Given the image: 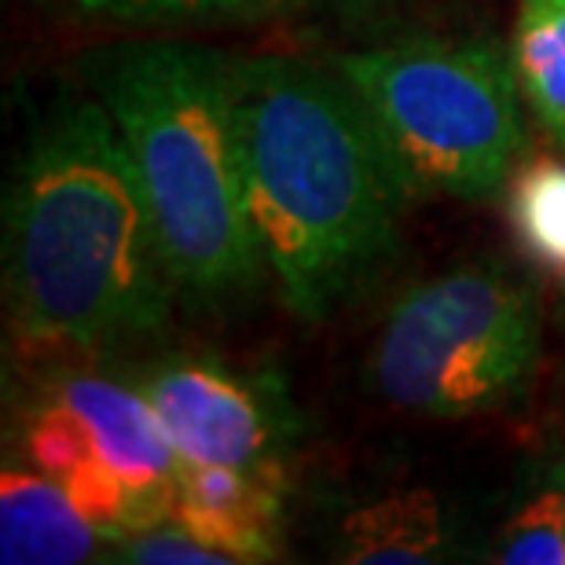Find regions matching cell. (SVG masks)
<instances>
[{
	"instance_id": "6da1fadb",
	"label": "cell",
	"mask_w": 565,
	"mask_h": 565,
	"mask_svg": "<svg viewBox=\"0 0 565 565\" xmlns=\"http://www.w3.org/2000/svg\"><path fill=\"white\" fill-rule=\"evenodd\" d=\"M4 305L26 345L121 349L173 323L177 290L132 154L93 93L55 96L11 166Z\"/></svg>"
},
{
	"instance_id": "7a4b0ae2",
	"label": "cell",
	"mask_w": 565,
	"mask_h": 565,
	"mask_svg": "<svg viewBox=\"0 0 565 565\" xmlns=\"http://www.w3.org/2000/svg\"><path fill=\"white\" fill-rule=\"evenodd\" d=\"M243 177L282 309L320 327L390 265L408 206L353 88L301 55H235Z\"/></svg>"
},
{
	"instance_id": "3957f363",
	"label": "cell",
	"mask_w": 565,
	"mask_h": 565,
	"mask_svg": "<svg viewBox=\"0 0 565 565\" xmlns=\"http://www.w3.org/2000/svg\"><path fill=\"white\" fill-rule=\"evenodd\" d=\"M88 93L132 154L180 309H246L273 279L246 199L235 55L173 33L132 38L93 55Z\"/></svg>"
},
{
	"instance_id": "277c9868",
	"label": "cell",
	"mask_w": 565,
	"mask_h": 565,
	"mask_svg": "<svg viewBox=\"0 0 565 565\" xmlns=\"http://www.w3.org/2000/svg\"><path fill=\"white\" fill-rule=\"evenodd\" d=\"M412 199L503 195L525 151L514 52L495 38H415L331 63Z\"/></svg>"
},
{
	"instance_id": "5b68a950",
	"label": "cell",
	"mask_w": 565,
	"mask_h": 565,
	"mask_svg": "<svg viewBox=\"0 0 565 565\" xmlns=\"http://www.w3.org/2000/svg\"><path fill=\"white\" fill-rule=\"evenodd\" d=\"M544 323L533 287L500 268H456L393 305L371 349V386L419 419H473L533 382Z\"/></svg>"
},
{
	"instance_id": "8992f818",
	"label": "cell",
	"mask_w": 565,
	"mask_h": 565,
	"mask_svg": "<svg viewBox=\"0 0 565 565\" xmlns=\"http://www.w3.org/2000/svg\"><path fill=\"white\" fill-rule=\"evenodd\" d=\"M19 445L115 544L166 522L184 467L137 382L107 371L41 379L19 415Z\"/></svg>"
},
{
	"instance_id": "52a82bcc",
	"label": "cell",
	"mask_w": 565,
	"mask_h": 565,
	"mask_svg": "<svg viewBox=\"0 0 565 565\" xmlns=\"http://www.w3.org/2000/svg\"><path fill=\"white\" fill-rule=\"evenodd\" d=\"M132 382L180 462L290 478L298 434L273 386L213 356H162Z\"/></svg>"
},
{
	"instance_id": "ba28073f",
	"label": "cell",
	"mask_w": 565,
	"mask_h": 565,
	"mask_svg": "<svg viewBox=\"0 0 565 565\" xmlns=\"http://www.w3.org/2000/svg\"><path fill=\"white\" fill-rule=\"evenodd\" d=\"M287 495L290 478L184 462L169 518L206 540L210 547L224 551L235 565L276 562L282 555Z\"/></svg>"
},
{
	"instance_id": "9c48e42d",
	"label": "cell",
	"mask_w": 565,
	"mask_h": 565,
	"mask_svg": "<svg viewBox=\"0 0 565 565\" xmlns=\"http://www.w3.org/2000/svg\"><path fill=\"white\" fill-rule=\"evenodd\" d=\"M115 547L60 481L38 467L0 473V562L4 565H82Z\"/></svg>"
},
{
	"instance_id": "30bf717a",
	"label": "cell",
	"mask_w": 565,
	"mask_h": 565,
	"mask_svg": "<svg viewBox=\"0 0 565 565\" xmlns=\"http://www.w3.org/2000/svg\"><path fill=\"white\" fill-rule=\"evenodd\" d=\"M448 547L451 529L437 492L397 489L338 522L334 558L345 565H423L440 562Z\"/></svg>"
},
{
	"instance_id": "8fae6325",
	"label": "cell",
	"mask_w": 565,
	"mask_h": 565,
	"mask_svg": "<svg viewBox=\"0 0 565 565\" xmlns=\"http://www.w3.org/2000/svg\"><path fill=\"white\" fill-rule=\"evenodd\" d=\"M518 254L551 287L565 290V158L533 154L503 188Z\"/></svg>"
},
{
	"instance_id": "7c38bea8",
	"label": "cell",
	"mask_w": 565,
	"mask_h": 565,
	"mask_svg": "<svg viewBox=\"0 0 565 565\" xmlns=\"http://www.w3.org/2000/svg\"><path fill=\"white\" fill-rule=\"evenodd\" d=\"M511 52L525 107L565 151V0H514Z\"/></svg>"
},
{
	"instance_id": "4fadbf2b",
	"label": "cell",
	"mask_w": 565,
	"mask_h": 565,
	"mask_svg": "<svg viewBox=\"0 0 565 565\" xmlns=\"http://www.w3.org/2000/svg\"><path fill=\"white\" fill-rule=\"evenodd\" d=\"M41 8L93 26H121L137 33H180L262 19L273 11L301 8L309 0H38Z\"/></svg>"
},
{
	"instance_id": "5bb4252c",
	"label": "cell",
	"mask_w": 565,
	"mask_h": 565,
	"mask_svg": "<svg viewBox=\"0 0 565 565\" xmlns=\"http://www.w3.org/2000/svg\"><path fill=\"white\" fill-rule=\"evenodd\" d=\"M489 558L500 565H565V445L507 514Z\"/></svg>"
},
{
	"instance_id": "9a60e30c",
	"label": "cell",
	"mask_w": 565,
	"mask_h": 565,
	"mask_svg": "<svg viewBox=\"0 0 565 565\" xmlns=\"http://www.w3.org/2000/svg\"><path fill=\"white\" fill-rule=\"evenodd\" d=\"M115 562H137V565H235L224 551L210 547L191 529H184L173 518L154 522L115 544Z\"/></svg>"
}]
</instances>
